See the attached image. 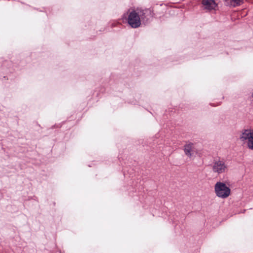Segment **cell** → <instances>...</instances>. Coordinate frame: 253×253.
I'll return each mask as SVG.
<instances>
[{"instance_id": "cell-1", "label": "cell", "mask_w": 253, "mask_h": 253, "mask_svg": "<svg viewBox=\"0 0 253 253\" xmlns=\"http://www.w3.org/2000/svg\"><path fill=\"white\" fill-rule=\"evenodd\" d=\"M153 11L150 9L143 7H133L128 10L124 14V23L133 28L143 27L151 22L154 18Z\"/></svg>"}, {"instance_id": "cell-2", "label": "cell", "mask_w": 253, "mask_h": 253, "mask_svg": "<svg viewBox=\"0 0 253 253\" xmlns=\"http://www.w3.org/2000/svg\"><path fill=\"white\" fill-rule=\"evenodd\" d=\"M215 192L217 195L222 198H227L231 194V189L225 183L219 182L215 186Z\"/></svg>"}, {"instance_id": "cell-3", "label": "cell", "mask_w": 253, "mask_h": 253, "mask_svg": "<svg viewBox=\"0 0 253 253\" xmlns=\"http://www.w3.org/2000/svg\"><path fill=\"white\" fill-rule=\"evenodd\" d=\"M243 140H248V147L251 149L253 148V133L250 130L245 131L241 135Z\"/></svg>"}, {"instance_id": "cell-4", "label": "cell", "mask_w": 253, "mask_h": 253, "mask_svg": "<svg viewBox=\"0 0 253 253\" xmlns=\"http://www.w3.org/2000/svg\"><path fill=\"white\" fill-rule=\"evenodd\" d=\"M226 170H227V167H226L225 163L223 162H217L213 166V170L216 173L221 174V173L225 172Z\"/></svg>"}, {"instance_id": "cell-5", "label": "cell", "mask_w": 253, "mask_h": 253, "mask_svg": "<svg viewBox=\"0 0 253 253\" xmlns=\"http://www.w3.org/2000/svg\"><path fill=\"white\" fill-rule=\"evenodd\" d=\"M202 4L206 9L209 10H216L218 8L217 4L214 0H204Z\"/></svg>"}, {"instance_id": "cell-6", "label": "cell", "mask_w": 253, "mask_h": 253, "mask_svg": "<svg viewBox=\"0 0 253 253\" xmlns=\"http://www.w3.org/2000/svg\"><path fill=\"white\" fill-rule=\"evenodd\" d=\"M224 2L228 7L236 8L242 5L244 2V0H224Z\"/></svg>"}, {"instance_id": "cell-7", "label": "cell", "mask_w": 253, "mask_h": 253, "mask_svg": "<svg viewBox=\"0 0 253 253\" xmlns=\"http://www.w3.org/2000/svg\"><path fill=\"white\" fill-rule=\"evenodd\" d=\"M184 151L187 155L189 157L191 156L193 152V146L191 143L187 144L185 146Z\"/></svg>"}]
</instances>
